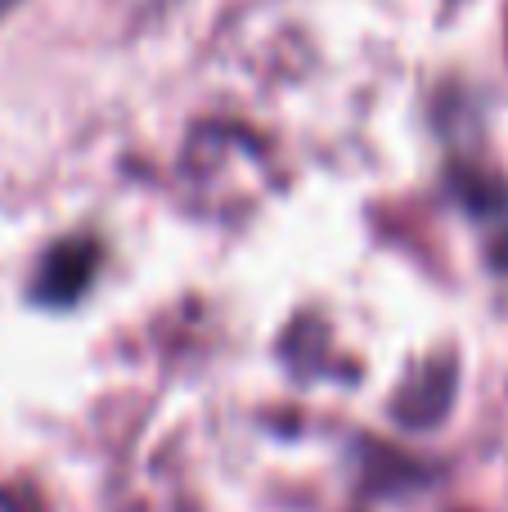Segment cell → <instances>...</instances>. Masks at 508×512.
I'll return each instance as SVG.
<instances>
[{
    "label": "cell",
    "mask_w": 508,
    "mask_h": 512,
    "mask_svg": "<svg viewBox=\"0 0 508 512\" xmlns=\"http://www.w3.org/2000/svg\"><path fill=\"white\" fill-rule=\"evenodd\" d=\"M90 265H95V248L86 243H63L45 256L41 279H36V292L45 301H72L90 279Z\"/></svg>",
    "instance_id": "1"
}]
</instances>
